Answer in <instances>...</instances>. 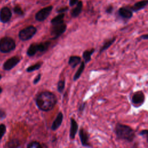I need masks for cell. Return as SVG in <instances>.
<instances>
[{
	"instance_id": "obj_27",
	"label": "cell",
	"mask_w": 148,
	"mask_h": 148,
	"mask_svg": "<svg viewBox=\"0 0 148 148\" xmlns=\"http://www.w3.org/2000/svg\"><path fill=\"white\" fill-rule=\"evenodd\" d=\"M6 128L5 125L3 124H0V140L4 135L5 133L6 132Z\"/></svg>"
},
{
	"instance_id": "obj_9",
	"label": "cell",
	"mask_w": 148,
	"mask_h": 148,
	"mask_svg": "<svg viewBox=\"0 0 148 148\" xmlns=\"http://www.w3.org/2000/svg\"><path fill=\"white\" fill-rule=\"evenodd\" d=\"M20 61V58L17 56L13 57L8 59L3 65V68L6 71H9L16 66Z\"/></svg>"
},
{
	"instance_id": "obj_3",
	"label": "cell",
	"mask_w": 148,
	"mask_h": 148,
	"mask_svg": "<svg viewBox=\"0 0 148 148\" xmlns=\"http://www.w3.org/2000/svg\"><path fill=\"white\" fill-rule=\"evenodd\" d=\"M16 48L15 41L10 37L5 36L0 40V51L6 53L13 51Z\"/></svg>"
},
{
	"instance_id": "obj_12",
	"label": "cell",
	"mask_w": 148,
	"mask_h": 148,
	"mask_svg": "<svg viewBox=\"0 0 148 148\" xmlns=\"http://www.w3.org/2000/svg\"><path fill=\"white\" fill-rule=\"evenodd\" d=\"M63 114L62 112H59L58 114L57 115L56 119H54V121L53 122V124L51 127V129L53 131H56L57 130L61 125L63 120Z\"/></svg>"
},
{
	"instance_id": "obj_15",
	"label": "cell",
	"mask_w": 148,
	"mask_h": 148,
	"mask_svg": "<svg viewBox=\"0 0 148 148\" xmlns=\"http://www.w3.org/2000/svg\"><path fill=\"white\" fill-rule=\"evenodd\" d=\"M83 8V3L81 1H79L76 3V6L73 8L71 11V16L73 17H77L81 13Z\"/></svg>"
},
{
	"instance_id": "obj_8",
	"label": "cell",
	"mask_w": 148,
	"mask_h": 148,
	"mask_svg": "<svg viewBox=\"0 0 148 148\" xmlns=\"http://www.w3.org/2000/svg\"><path fill=\"white\" fill-rule=\"evenodd\" d=\"M12 17V12L8 7H3L0 11V21L3 23L9 22Z\"/></svg>"
},
{
	"instance_id": "obj_14",
	"label": "cell",
	"mask_w": 148,
	"mask_h": 148,
	"mask_svg": "<svg viewBox=\"0 0 148 148\" xmlns=\"http://www.w3.org/2000/svg\"><path fill=\"white\" fill-rule=\"evenodd\" d=\"M148 3L147 0H143L142 1H139L135 3L131 8V10L132 12H136L143 8H145Z\"/></svg>"
},
{
	"instance_id": "obj_2",
	"label": "cell",
	"mask_w": 148,
	"mask_h": 148,
	"mask_svg": "<svg viewBox=\"0 0 148 148\" xmlns=\"http://www.w3.org/2000/svg\"><path fill=\"white\" fill-rule=\"evenodd\" d=\"M114 132L118 139L128 142H132L135 137V134L132 128L128 125L121 123L116 124Z\"/></svg>"
},
{
	"instance_id": "obj_38",
	"label": "cell",
	"mask_w": 148,
	"mask_h": 148,
	"mask_svg": "<svg viewBox=\"0 0 148 148\" xmlns=\"http://www.w3.org/2000/svg\"><path fill=\"white\" fill-rule=\"evenodd\" d=\"M1 77H2V76H1V75H0V79H1Z\"/></svg>"
},
{
	"instance_id": "obj_13",
	"label": "cell",
	"mask_w": 148,
	"mask_h": 148,
	"mask_svg": "<svg viewBox=\"0 0 148 148\" xmlns=\"http://www.w3.org/2000/svg\"><path fill=\"white\" fill-rule=\"evenodd\" d=\"M118 13L119 16L124 19H130L132 17L133 15L132 10L125 7H122L120 8L119 9Z\"/></svg>"
},
{
	"instance_id": "obj_39",
	"label": "cell",
	"mask_w": 148,
	"mask_h": 148,
	"mask_svg": "<svg viewBox=\"0 0 148 148\" xmlns=\"http://www.w3.org/2000/svg\"><path fill=\"white\" fill-rule=\"evenodd\" d=\"M45 1H50V0H45Z\"/></svg>"
},
{
	"instance_id": "obj_34",
	"label": "cell",
	"mask_w": 148,
	"mask_h": 148,
	"mask_svg": "<svg viewBox=\"0 0 148 148\" xmlns=\"http://www.w3.org/2000/svg\"><path fill=\"white\" fill-rule=\"evenodd\" d=\"M5 117H6L5 112L3 110L0 109V119H4Z\"/></svg>"
},
{
	"instance_id": "obj_11",
	"label": "cell",
	"mask_w": 148,
	"mask_h": 148,
	"mask_svg": "<svg viewBox=\"0 0 148 148\" xmlns=\"http://www.w3.org/2000/svg\"><path fill=\"white\" fill-rule=\"evenodd\" d=\"M78 124L76 120L71 118V125H70V130H69V137L71 139H74L76 136V134L78 131Z\"/></svg>"
},
{
	"instance_id": "obj_37",
	"label": "cell",
	"mask_w": 148,
	"mask_h": 148,
	"mask_svg": "<svg viewBox=\"0 0 148 148\" xmlns=\"http://www.w3.org/2000/svg\"><path fill=\"white\" fill-rule=\"evenodd\" d=\"M2 88L0 87V94H1V92H2Z\"/></svg>"
},
{
	"instance_id": "obj_18",
	"label": "cell",
	"mask_w": 148,
	"mask_h": 148,
	"mask_svg": "<svg viewBox=\"0 0 148 148\" xmlns=\"http://www.w3.org/2000/svg\"><path fill=\"white\" fill-rule=\"evenodd\" d=\"M95 49H91V50H85L82 54L83 58L84 61V63L87 64L89 62L91 59V55L94 53Z\"/></svg>"
},
{
	"instance_id": "obj_4",
	"label": "cell",
	"mask_w": 148,
	"mask_h": 148,
	"mask_svg": "<svg viewBox=\"0 0 148 148\" xmlns=\"http://www.w3.org/2000/svg\"><path fill=\"white\" fill-rule=\"evenodd\" d=\"M37 29L33 25H29L21 29L18 33V37L20 40L26 41L31 39L36 33Z\"/></svg>"
},
{
	"instance_id": "obj_29",
	"label": "cell",
	"mask_w": 148,
	"mask_h": 148,
	"mask_svg": "<svg viewBox=\"0 0 148 148\" xmlns=\"http://www.w3.org/2000/svg\"><path fill=\"white\" fill-rule=\"evenodd\" d=\"M85 108H86V103H85V102H82V103L79 105V109H78L79 112H83V110H84Z\"/></svg>"
},
{
	"instance_id": "obj_20",
	"label": "cell",
	"mask_w": 148,
	"mask_h": 148,
	"mask_svg": "<svg viewBox=\"0 0 148 148\" xmlns=\"http://www.w3.org/2000/svg\"><path fill=\"white\" fill-rule=\"evenodd\" d=\"M116 39V38L114 37V38H112V39H109V40L105 41V42H104L103 45L102 46V47H101V49H100V50H99V53H102L103 51H104L105 50H107V49L115 42Z\"/></svg>"
},
{
	"instance_id": "obj_32",
	"label": "cell",
	"mask_w": 148,
	"mask_h": 148,
	"mask_svg": "<svg viewBox=\"0 0 148 148\" xmlns=\"http://www.w3.org/2000/svg\"><path fill=\"white\" fill-rule=\"evenodd\" d=\"M147 133H148V131L147 130H142L140 132H139V135L140 136H147Z\"/></svg>"
},
{
	"instance_id": "obj_17",
	"label": "cell",
	"mask_w": 148,
	"mask_h": 148,
	"mask_svg": "<svg viewBox=\"0 0 148 148\" xmlns=\"http://www.w3.org/2000/svg\"><path fill=\"white\" fill-rule=\"evenodd\" d=\"M38 51V43H34L30 45L27 51V54L29 57H32L36 54V53Z\"/></svg>"
},
{
	"instance_id": "obj_19",
	"label": "cell",
	"mask_w": 148,
	"mask_h": 148,
	"mask_svg": "<svg viewBox=\"0 0 148 148\" xmlns=\"http://www.w3.org/2000/svg\"><path fill=\"white\" fill-rule=\"evenodd\" d=\"M51 45V42L49 41L41 42L40 43H38V51L40 53H43L46 51L49 48Z\"/></svg>"
},
{
	"instance_id": "obj_28",
	"label": "cell",
	"mask_w": 148,
	"mask_h": 148,
	"mask_svg": "<svg viewBox=\"0 0 148 148\" xmlns=\"http://www.w3.org/2000/svg\"><path fill=\"white\" fill-rule=\"evenodd\" d=\"M41 76H42V75H41L40 73H39V74L35 77V79H34L33 83H34V84H37V83H38V82L40 80Z\"/></svg>"
},
{
	"instance_id": "obj_16",
	"label": "cell",
	"mask_w": 148,
	"mask_h": 148,
	"mask_svg": "<svg viewBox=\"0 0 148 148\" xmlns=\"http://www.w3.org/2000/svg\"><path fill=\"white\" fill-rule=\"evenodd\" d=\"M81 62V58L76 56H71L68 60V65L72 68H75Z\"/></svg>"
},
{
	"instance_id": "obj_31",
	"label": "cell",
	"mask_w": 148,
	"mask_h": 148,
	"mask_svg": "<svg viewBox=\"0 0 148 148\" xmlns=\"http://www.w3.org/2000/svg\"><path fill=\"white\" fill-rule=\"evenodd\" d=\"M13 143H10L11 145H10V147H17L19 145V143L18 142V140H14L12 141Z\"/></svg>"
},
{
	"instance_id": "obj_6",
	"label": "cell",
	"mask_w": 148,
	"mask_h": 148,
	"mask_svg": "<svg viewBox=\"0 0 148 148\" xmlns=\"http://www.w3.org/2000/svg\"><path fill=\"white\" fill-rule=\"evenodd\" d=\"M53 10V6L45 7L39 10L35 14V18L38 21H43L45 20L51 13Z\"/></svg>"
},
{
	"instance_id": "obj_24",
	"label": "cell",
	"mask_w": 148,
	"mask_h": 148,
	"mask_svg": "<svg viewBox=\"0 0 148 148\" xmlns=\"http://www.w3.org/2000/svg\"><path fill=\"white\" fill-rule=\"evenodd\" d=\"M65 86V80H61L58 81L57 83V91L60 93H62L64 90Z\"/></svg>"
},
{
	"instance_id": "obj_1",
	"label": "cell",
	"mask_w": 148,
	"mask_h": 148,
	"mask_svg": "<svg viewBox=\"0 0 148 148\" xmlns=\"http://www.w3.org/2000/svg\"><path fill=\"white\" fill-rule=\"evenodd\" d=\"M57 99L54 94L46 91L40 92L36 98L38 108L42 111L48 112L52 110L56 106Z\"/></svg>"
},
{
	"instance_id": "obj_30",
	"label": "cell",
	"mask_w": 148,
	"mask_h": 148,
	"mask_svg": "<svg viewBox=\"0 0 148 148\" xmlns=\"http://www.w3.org/2000/svg\"><path fill=\"white\" fill-rule=\"evenodd\" d=\"M68 10V7L61 8H60L59 9H58V10H57V12L58 13H64V12H66Z\"/></svg>"
},
{
	"instance_id": "obj_23",
	"label": "cell",
	"mask_w": 148,
	"mask_h": 148,
	"mask_svg": "<svg viewBox=\"0 0 148 148\" xmlns=\"http://www.w3.org/2000/svg\"><path fill=\"white\" fill-rule=\"evenodd\" d=\"M42 66V63L41 62H38L34 65H32L28 67L26 69V71L28 72H32L38 70L40 67Z\"/></svg>"
},
{
	"instance_id": "obj_21",
	"label": "cell",
	"mask_w": 148,
	"mask_h": 148,
	"mask_svg": "<svg viewBox=\"0 0 148 148\" xmlns=\"http://www.w3.org/2000/svg\"><path fill=\"white\" fill-rule=\"evenodd\" d=\"M84 68H85V63L83 61H82L80 62V66L79 67L77 71H76L75 75L73 76V80L74 81H76L79 79V77H80L81 75L82 74V73L84 69Z\"/></svg>"
},
{
	"instance_id": "obj_7",
	"label": "cell",
	"mask_w": 148,
	"mask_h": 148,
	"mask_svg": "<svg viewBox=\"0 0 148 148\" xmlns=\"http://www.w3.org/2000/svg\"><path fill=\"white\" fill-rule=\"evenodd\" d=\"M145 98V95L142 91H136L133 94L131 98V102L134 105L139 107L144 103Z\"/></svg>"
},
{
	"instance_id": "obj_26",
	"label": "cell",
	"mask_w": 148,
	"mask_h": 148,
	"mask_svg": "<svg viewBox=\"0 0 148 148\" xmlns=\"http://www.w3.org/2000/svg\"><path fill=\"white\" fill-rule=\"evenodd\" d=\"M13 11L16 14H17L19 16L24 15V12H23V10L21 9V8L19 6H16L13 9Z\"/></svg>"
},
{
	"instance_id": "obj_33",
	"label": "cell",
	"mask_w": 148,
	"mask_h": 148,
	"mask_svg": "<svg viewBox=\"0 0 148 148\" xmlns=\"http://www.w3.org/2000/svg\"><path fill=\"white\" fill-rule=\"evenodd\" d=\"M113 7L112 6H108L106 9V12L107 13H112V12H113Z\"/></svg>"
},
{
	"instance_id": "obj_25",
	"label": "cell",
	"mask_w": 148,
	"mask_h": 148,
	"mask_svg": "<svg viewBox=\"0 0 148 148\" xmlns=\"http://www.w3.org/2000/svg\"><path fill=\"white\" fill-rule=\"evenodd\" d=\"M27 147L28 148H42V146L39 143V142L36 141H32L29 143Z\"/></svg>"
},
{
	"instance_id": "obj_22",
	"label": "cell",
	"mask_w": 148,
	"mask_h": 148,
	"mask_svg": "<svg viewBox=\"0 0 148 148\" xmlns=\"http://www.w3.org/2000/svg\"><path fill=\"white\" fill-rule=\"evenodd\" d=\"M65 14L64 13H59L58 15L57 16L54 17L51 20V23L52 25L54 24H60L61 23L64 22V18Z\"/></svg>"
},
{
	"instance_id": "obj_36",
	"label": "cell",
	"mask_w": 148,
	"mask_h": 148,
	"mask_svg": "<svg viewBox=\"0 0 148 148\" xmlns=\"http://www.w3.org/2000/svg\"><path fill=\"white\" fill-rule=\"evenodd\" d=\"M140 38L142 39H145V40H147L148 39V35L147 34H145L143 35H142L140 36Z\"/></svg>"
},
{
	"instance_id": "obj_35",
	"label": "cell",
	"mask_w": 148,
	"mask_h": 148,
	"mask_svg": "<svg viewBox=\"0 0 148 148\" xmlns=\"http://www.w3.org/2000/svg\"><path fill=\"white\" fill-rule=\"evenodd\" d=\"M79 0H69V5L71 6H74L78 2Z\"/></svg>"
},
{
	"instance_id": "obj_5",
	"label": "cell",
	"mask_w": 148,
	"mask_h": 148,
	"mask_svg": "<svg viewBox=\"0 0 148 148\" xmlns=\"http://www.w3.org/2000/svg\"><path fill=\"white\" fill-rule=\"evenodd\" d=\"M66 29V25L64 22L52 25L50 32L53 38L51 39H56L60 36H61Z\"/></svg>"
},
{
	"instance_id": "obj_10",
	"label": "cell",
	"mask_w": 148,
	"mask_h": 148,
	"mask_svg": "<svg viewBox=\"0 0 148 148\" xmlns=\"http://www.w3.org/2000/svg\"><path fill=\"white\" fill-rule=\"evenodd\" d=\"M79 138L80 139V142L82 143V146L84 147H91L92 146L90 145L89 142V136L88 133L84 130V128H82L79 130Z\"/></svg>"
}]
</instances>
